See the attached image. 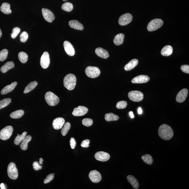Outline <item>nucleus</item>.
Segmentation results:
<instances>
[{
  "instance_id": "nucleus-1",
  "label": "nucleus",
  "mask_w": 189,
  "mask_h": 189,
  "mask_svg": "<svg viewBox=\"0 0 189 189\" xmlns=\"http://www.w3.org/2000/svg\"><path fill=\"white\" fill-rule=\"evenodd\" d=\"M158 133L159 136L165 140L171 139L174 135V132L171 127L166 124L161 125L159 127Z\"/></svg>"
},
{
  "instance_id": "nucleus-2",
  "label": "nucleus",
  "mask_w": 189,
  "mask_h": 189,
  "mask_svg": "<svg viewBox=\"0 0 189 189\" xmlns=\"http://www.w3.org/2000/svg\"><path fill=\"white\" fill-rule=\"evenodd\" d=\"M76 78L74 75L68 74L63 79V85L68 90H73L76 87Z\"/></svg>"
},
{
  "instance_id": "nucleus-3",
  "label": "nucleus",
  "mask_w": 189,
  "mask_h": 189,
  "mask_svg": "<svg viewBox=\"0 0 189 189\" xmlns=\"http://www.w3.org/2000/svg\"><path fill=\"white\" fill-rule=\"evenodd\" d=\"M45 97L47 103L51 106H56L60 102L59 98L51 92H48L46 93Z\"/></svg>"
},
{
  "instance_id": "nucleus-4",
  "label": "nucleus",
  "mask_w": 189,
  "mask_h": 189,
  "mask_svg": "<svg viewBox=\"0 0 189 189\" xmlns=\"http://www.w3.org/2000/svg\"><path fill=\"white\" fill-rule=\"evenodd\" d=\"M163 21L161 19H155L152 20L148 25L147 30L150 32L156 31L160 28L163 26Z\"/></svg>"
},
{
  "instance_id": "nucleus-5",
  "label": "nucleus",
  "mask_w": 189,
  "mask_h": 189,
  "mask_svg": "<svg viewBox=\"0 0 189 189\" xmlns=\"http://www.w3.org/2000/svg\"><path fill=\"white\" fill-rule=\"evenodd\" d=\"M13 131L12 126H9L5 127L0 131V139L4 140L9 139L12 136Z\"/></svg>"
},
{
  "instance_id": "nucleus-6",
  "label": "nucleus",
  "mask_w": 189,
  "mask_h": 189,
  "mask_svg": "<svg viewBox=\"0 0 189 189\" xmlns=\"http://www.w3.org/2000/svg\"><path fill=\"white\" fill-rule=\"evenodd\" d=\"M85 72L86 76L91 78H96L99 77L101 74L99 68L90 66L86 68Z\"/></svg>"
},
{
  "instance_id": "nucleus-7",
  "label": "nucleus",
  "mask_w": 189,
  "mask_h": 189,
  "mask_svg": "<svg viewBox=\"0 0 189 189\" xmlns=\"http://www.w3.org/2000/svg\"><path fill=\"white\" fill-rule=\"evenodd\" d=\"M8 174L10 179L13 180L17 179L18 176V170L14 163L11 162L9 164L8 167Z\"/></svg>"
},
{
  "instance_id": "nucleus-8",
  "label": "nucleus",
  "mask_w": 189,
  "mask_h": 189,
  "mask_svg": "<svg viewBox=\"0 0 189 189\" xmlns=\"http://www.w3.org/2000/svg\"><path fill=\"white\" fill-rule=\"evenodd\" d=\"M129 99L132 101L139 102L142 101L144 98L143 93L139 91H132L130 92L128 94Z\"/></svg>"
},
{
  "instance_id": "nucleus-9",
  "label": "nucleus",
  "mask_w": 189,
  "mask_h": 189,
  "mask_svg": "<svg viewBox=\"0 0 189 189\" xmlns=\"http://www.w3.org/2000/svg\"><path fill=\"white\" fill-rule=\"evenodd\" d=\"M133 19V15L129 13L124 14L120 17L118 20V23L120 25H126L131 22Z\"/></svg>"
},
{
  "instance_id": "nucleus-10",
  "label": "nucleus",
  "mask_w": 189,
  "mask_h": 189,
  "mask_svg": "<svg viewBox=\"0 0 189 189\" xmlns=\"http://www.w3.org/2000/svg\"><path fill=\"white\" fill-rule=\"evenodd\" d=\"M50 58L48 52H45L43 53L40 59V65L43 69H47L50 64Z\"/></svg>"
},
{
  "instance_id": "nucleus-11",
  "label": "nucleus",
  "mask_w": 189,
  "mask_h": 189,
  "mask_svg": "<svg viewBox=\"0 0 189 189\" xmlns=\"http://www.w3.org/2000/svg\"><path fill=\"white\" fill-rule=\"evenodd\" d=\"M42 12L45 19L48 22H52L55 18L53 13L49 9L43 8Z\"/></svg>"
},
{
  "instance_id": "nucleus-12",
  "label": "nucleus",
  "mask_w": 189,
  "mask_h": 189,
  "mask_svg": "<svg viewBox=\"0 0 189 189\" xmlns=\"http://www.w3.org/2000/svg\"><path fill=\"white\" fill-rule=\"evenodd\" d=\"M89 177L93 183H97L101 181L102 176L100 173L96 170H93L89 174Z\"/></svg>"
},
{
  "instance_id": "nucleus-13",
  "label": "nucleus",
  "mask_w": 189,
  "mask_h": 189,
  "mask_svg": "<svg viewBox=\"0 0 189 189\" xmlns=\"http://www.w3.org/2000/svg\"><path fill=\"white\" fill-rule=\"evenodd\" d=\"M87 108L83 106H79L74 109L72 114L75 116H81L86 114L88 112Z\"/></svg>"
},
{
  "instance_id": "nucleus-14",
  "label": "nucleus",
  "mask_w": 189,
  "mask_h": 189,
  "mask_svg": "<svg viewBox=\"0 0 189 189\" xmlns=\"http://www.w3.org/2000/svg\"><path fill=\"white\" fill-rule=\"evenodd\" d=\"M150 80V77L147 76L142 75L136 76L132 79L131 83H133L141 84L147 83Z\"/></svg>"
},
{
  "instance_id": "nucleus-15",
  "label": "nucleus",
  "mask_w": 189,
  "mask_h": 189,
  "mask_svg": "<svg viewBox=\"0 0 189 189\" xmlns=\"http://www.w3.org/2000/svg\"><path fill=\"white\" fill-rule=\"evenodd\" d=\"M95 157L97 160L104 162L109 160L110 158V156L106 152L100 151L95 154Z\"/></svg>"
},
{
  "instance_id": "nucleus-16",
  "label": "nucleus",
  "mask_w": 189,
  "mask_h": 189,
  "mask_svg": "<svg viewBox=\"0 0 189 189\" xmlns=\"http://www.w3.org/2000/svg\"><path fill=\"white\" fill-rule=\"evenodd\" d=\"M188 94V89L186 88L183 89L177 94L176 98V101L180 103L184 102L187 97Z\"/></svg>"
},
{
  "instance_id": "nucleus-17",
  "label": "nucleus",
  "mask_w": 189,
  "mask_h": 189,
  "mask_svg": "<svg viewBox=\"0 0 189 189\" xmlns=\"http://www.w3.org/2000/svg\"><path fill=\"white\" fill-rule=\"evenodd\" d=\"M64 48L66 53L70 56L74 55L75 51L73 46L69 42L65 41L63 43Z\"/></svg>"
},
{
  "instance_id": "nucleus-18",
  "label": "nucleus",
  "mask_w": 189,
  "mask_h": 189,
  "mask_svg": "<svg viewBox=\"0 0 189 189\" xmlns=\"http://www.w3.org/2000/svg\"><path fill=\"white\" fill-rule=\"evenodd\" d=\"M65 120L62 118L58 117L54 119L53 122V127L54 129L59 130L62 128L65 124Z\"/></svg>"
},
{
  "instance_id": "nucleus-19",
  "label": "nucleus",
  "mask_w": 189,
  "mask_h": 189,
  "mask_svg": "<svg viewBox=\"0 0 189 189\" xmlns=\"http://www.w3.org/2000/svg\"><path fill=\"white\" fill-rule=\"evenodd\" d=\"M95 52L96 54L100 58L106 59L109 57V54L108 51L102 48H97L96 49Z\"/></svg>"
},
{
  "instance_id": "nucleus-20",
  "label": "nucleus",
  "mask_w": 189,
  "mask_h": 189,
  "mask_svg": "<svg viewBox=\"0 0 189 189\" xmlns=\"http://www.w3.org/2000/svg\"><path fill=\"white\" fill-rule=\"evenodd\" d=\"M17 85V82H14L10 85H8L4 88L1 92L2 95H5L12 91Z\"/></svg>"
},
{
  "instance_id": "nucleus-21",
  "label": "nucleus",
  "mask_w": 189,
  "mask_h": 189,
  "mask_svg": "<svg viewBox=\"0 0 189 189\" xmlns=\"http://www.w3.org/2000/svg\"><path fill=\"white\" fill-rule=\"evenodd\" d=\"M69 25L72 28L80 31L83 30V25L76 20H70L69 22Z\"/></svg>"
},
{
  "instance_id": "nucleus-22",
  "label": "nucleus",
  "mask_w": 189,
  "mask_h": 189,
  "mask_svg": "<svg viewBox=\"0 0 189 189\" xmlns=\"http://www.w3.org/2000/svg\"><path fill=\"white\" fill-rule=\"evenodd\" d=\"M138 61L137 59H133L125 66L124 69L127 71L133 69L138 65Z\"/></svg>"
},
{
  "instance_id": "nucleus-23",
  "label": "nucleus",
  "mask_w": 189,
  "mask_h": 189,
  "mask_svg": "<svg viewBox=\"0 0 189 189\" xmlns=\"http://www.w3.org/2000/svg\"><path fill=\"white\" fill-rule=\"evenodd\" d=\"M127 181L131 184L134 188L138 189L139 187V184L136 177L132 175H129L127 177Z\"/></svg>"
},
{
  "instance_id": "nucleus-24",
  "label": "nucleus",
  "mask_w": 189,
  "mask_h": 189,
  "mask_svg": "<svg viewBox=\"0 0 189 189\" xmlns=\"http://www.w3.org/2000/svg\"><path fill=\"white\" fill-rule=\"evenodd\" d=\"M15 67L14 63L12 61H9L2 66L1 68V71L3 73H6L9 70L12 69Z\"/></svg>"
},
{
  "instance_id": "nucleus-25",
  "label": "nucleus",
  "mask_w": 189,
  "mask_h": 189,
  "mask_svg": "<svg viewBox=\"0 0 189 189\" xmlns=\"http://www.w3.org/2000/svg\"><path fill=\"white\" fill-rule=\"evenodd\" d=\"M173 51V47L170 45H167L163 48L161 53L163 56H169L172 54Z\"/></svg>"
},
{
  "instance_id": "nucleus-26",
  "label": "nucleus",
  "mask_w": 189,
  "mask_h": 189,
  "mask_svg": "<svg viewBox=\"0 0 189 189\" xmlns=\"http://www.w3.org/2000/svg\"><path fill=\"white\" fill-rule=\"evenodd\" d=\"M32 137L30 135L27 136L23 140L20 145V148L23 151H25L28 148L29 143L32 140Z\"/></svg>"
},
{
  "instance_id": "nucleus-27",
  "label": "nucleus",
  "mask_w": 189,
  "mask_h": 189,
  "mask_svg": "<svg viewBox=\"0 0 189 189\" xmlns=\"http://www.w3.org/2000/svg\"><path fill=\"white\" fill-rule=\"evenodd\" d=\"M124 35L122 33H120L116 35L113 40V42L116 45H122L124 42Z\"/></svg>"
},
{
  "instance_id": "nucleus-28",
  "label": "nucleus",
  "mask_w": 189,
  "mask_h": 189,
  "mask_svg": "<svg viewBox=\"0 0 189 189\" xmlns=\"http://www.w3.org/2000/svg\"><path fill=\"white\" fill-rule=\"evenodd\" d=\"M1 10L2 12L5 14H10L12 13V11L10 9V4L7 3L2 4L1 7Z\"/></svg>"
},
{
  "instance_id": "nucleus-29",
  "label": "nucleus",
  "mask_w": 189,
  "mask_h": 189,
  "mask_svg": "<svg viewBox=\"0 0 189 189\" xmlns=\"http://www.w3.org/2000/svg\"><path fill=\"white\" fill-rule=\"evenodd\" d=\"M119 119V117L113 113L106 114L105 115V119L107 122L116 121Z\"/></svg>"
},
{
  "instance_id": "nucleus-30",
  "label": "nucleus",
  "mask_w": 189,
  "mask_h": 189,
  "mask_svg": "<svg viewBox=\"0 0 189 189\" xmlns=\"http://www.w3.org/2000/svg\"><path fill=\"white\" fill-rule=\"evenodd\" d=\"M27 135V132L25 131L22 133L21 135L18 134L17 136L15 137L14 140V143L15 145H19L21 143L23 140H24Z\"/></svg>"
},
{
  "instance_id": "nucleus-31",
  "label": "nucleus",
  "mask_w": 189,
  "mask_h": 189,
  "mask_svg": "<svg viewBox=\"0 0 189 189\" xmlns=\"http://www.w3.org/2000/svg\"><path fill=\"white\" fill-rule=\"evenodd\" d=\"M38 84L37 82L35 81L29 83L26 86L24 91V94H26V93L30 92L31 91L33 90L37 86Z\"/></svg>"
},
{
  "instance_id": "nucleus-32",
  "label": "nucleus",
  "mask_w": 189,
  "mask_h": 189,
  "mask_svg": "<svg viewBox=\"0 0 189 189\" xmlns=\"http://www.w3.org/2000/svg\"><path fill=\"white\" fill-rule=\"evenodd\" d=\"M24 114V111L23 110H18L11 113L10 115V117L13 119H18L22 117Z\"/></svg>"
},
{
  "instance_id": "nucleus-33",
  "label": "nucleus",
  "mask_w": 189,
  "mask_h": 189,
  "mask_svg": "<svg viewBox=\"0 0 189 189\" xmlns=\"http://www.w3.org/2000/svg\"><path fill=\"white\" fill-rule=\"evenodd\" d=\"M142 159L144 162L149 165H151L153 163V159L152 156L149 154H146L142 157Z\"/></svg>"
},
{
  "instance_id": "nucleus-34",
  "label": "nucleus",
  "mask_w": 189,
  "mask_h": 189,
  "mask_svg": "<svg viewBox=\"0 0 189 189\" xmlns=\"http://www.w3.org/2000/svg\"><path fill=\"white\" fill-rule=\"evenodd\" d=\"M18 56L20 61L22 63H26L28 60V56L24 52H20Z\"/></svg>"
},
{
  "instance_id": "nucleus-35",
  "label": "nucleus",
  "mask_w": 189,
  "mask_h": 189,
  "mask_svg": "<svg viewBox=\"0 0 189 189\" xmlns=\"http://www.w3.org/2000/svg\"><path fill=\"white\" fill-rule=\"evenodd\" d=\"M73 8V4L69 2H66V3L62 4V10L67 11L68 12H70L71 11Z\"/></svg>"
},
{
  "instance_id": "nucleus-36",
  "label": "nucleus",
  "mask_w": 189,
  "mask_h": 189,
  "mask_svg": "<svg viewBox=\"0 0 189 189\" xmlns=\"http://www.w3.org/2000/svg\"><path fill=\"white\" fill-rule=\"evenodd\" d=\"M71 127L70 123L69 122L66 123L63 125V127L61 130V133L63 136H65L67 135L68 131Z\"/></svg>"
},
{
  "instance_id": "nucleus-37",
  "label": "nucleus",
  "mask_w": 189,
  "mask_h": 189,
  "mask_svg": "<svg viewBox=\"0 0 189 189\" xmlns=\"http://www.w3.org/2000/svg\"><path fill=\"white\" fill-rule=\"evenodd\" d=\"M11 102V99L10 98H6L0 101V109L8 106Z\"/></svg>"
},
{
  "instance_id": "nucleus-38",
  "label": "nucleus",
  "mask_w": 189,
  "mask_h": 189,
  "mask_svg": "<svg viewBox=\"0 0 189 189\" xmlns=\"http://www.w3.org/2000/svg\"><path fill=\"white\" fill-rule=\"evenodd\" d=\"M8 51L6 49H3L0 51V61H3L7 58Z\"/></svg>"
},
{
  "instance_id": "nucleus-39",
  "label": "nucleus",
  "mask_w": 189,
  "mask_h": 189,
  "mask_svg": "<svg viewBox=\"0 0 189 189\" xmlns=\"http://www.w3.org/2000/svg\"><path fill=\"white\" fill-rule=\"evenodd\" d=\"M93 120L90 118H84L82 120V124L85 126L89 127L92 126L93 124Z\"/></svg>"
},
{
  "instance_id": "nucleus-40",
  "label": "nucleus",
  "mask_w": 189,
  "mask_h": 189,
  "mask_svg": "<svg viewBox=\"0 0 189 189\" xmlns=\"http://www.w3.org/2000/svg\"><path fill=\"white\" fill-rule=\"evenodd\" d=\"M20 31V29L19 27H16L12 29V32L11 35V38L13 39H15L19 34Z\"/></svg>"
},
{
  "instance_id": "nucleus-41",
  "label": "nucleus",
  "mask_w": 189,
  "mask_h": 189,
  "mask_svg": "<svg viewBox=\"0 0 189 189\" xmlns=\"http://www.w3.org/2000/svg\"><path fill=\"white\" fill-rule=\"evenodd\" d=\"M127 102L126 101H120L117 102L116 107L118 109H124L126 108Z\"/></svg>"
},
{
  "instance_id": "nucleus-42",
  "label": "nucleus",
  "mask_w": 189,
  "mask_h": 189,
  "mask_svg": "<svg viewBox=\"0 0 189 189\" xmlns=\"http://www.w3.org/2000/svg\"><path fill=\"white\" fill-rule=\"evenodd\" d=\"M20 40L22 42H25L28 39L29 36L28 33L26 32H22L20 35Z\"/></svg>"
},
{
  "instance_id": "nucleus-43",
  "label": "nucleus",
  "mask_w": 189,
  "mask_h": 189,
  "mask_svg": "<svg viewBox=\"0 0 189 189\" xmlns=\"http://www.w3.org/2000/svg\"><path fill=\"white\" fill-rule=\"evenodd\" d=\"M54 174H52L48 175L44 181V184H46L50 183L53 180L54 178Z\"/></svg>"
},
{
  "instance_id": "nucleus-44",
  "label": "nucleus",
  "mask_w": 189,
  "mask_h": 189,
  "mask_svg": "<svg viewBox=\"0 0 189 189\" xmlns=\"http://www.w3.org/2000/svg\"><path fill=\"white\" fill-rule=\"evenodd\" d=\"M33 169L35 170H41L42 168V166L40 165L38 161H36L33 164Z\"/></svg>"
},
{
  "instance_id": "nucleus-45",
  "label": "nucleus",
  "mask_w": 189,
  "mask_h": 189,
  "mask_svg": "<svg viewBox=\"0 0 189 189\" xmlns=\"http://www.w3.org/2000/svg\"><path fill=\"white\" fill-rule=\"evenodd\" d=\"M181 69L182 71L187 74H189V66L188 65H184L182 66Z\"/></svg>"
},
{
  "instance_id": "nucleus-46",
  "label": "nucleus",
  "mask_w": 189,
  "mask_h": 189,
  "mask_svg": "<svg viewBox=\"0 0 189 189\" xmlns=\"http://www.w3.org/2000/svg\"><path fill=\"white\" fill-rule=\"evenodd\" d=\"M90 140H86L82 142L81 144V146L83 147L88 148L89 147Z\"/></svg>"
},
{
  "instance_id": "nucleus-47",
  "label": "nucleus",
  "mask_w": 189,
  "mask_h": 189,
  "mask_svg": "<svg viewBox=\"0 0 189 189\" xmlns=\"http://www.w3.org/2000/svg\"><path fill=\"white\" fill-rule=\"evenodd\" d=\"M70 147H71V148L73 149H75V148L76 146V140H75V139L74 138L72 137L70 138Z\"/></svg>"
},
{
  "instance_id": "nucleus-48",
  "label": "nucleus",
  "mask_w": 189,
  "mask_h": 189,
  "mask_svg": "<svg viewBox=\"0 0 189 189\" xmlns=\"http://www.w3.org/2000/svg\"><path fill=\"white\" fill-rule=\"evenodd\" d=\"M143 113V111H142V108H141L140 107L138 109V113L139 114H142Z\"/></svg>"
},
{
  "instance_id": "nucleus-49",
  "label": "nucleus",
  "mask_w": 189,
  "mask_h": 189,
  "mask_svg": "<svg viewBox=\"0 0 189 189\" xmlns=\"http://www.w3.org/2000/svg\"><path fill=\"white\" fill-rule=\"evenodd\" d=\"M129 115L130 116L131 118H133L134 117L133 113V112H132V111H130V112H129Z\"/></svg>"
},
{
  "instance_id": "nucleus-50",
  "label": "nucleus",
  "mask_w": 189,
  "mask_h": 189,
  "mask_svg": "<svg viewBox=\"0 0 189 189\" xmlns=\"http://www.w3.org/2000/svg\"><path fill=\"white\" fill-rule=\"evenodd\" d=\"M44 161V160H43V159L42 158H40L39 159V164H40L41 165H42L43 164V163L42 162L43 161Z\"/></svg>"
},
{
  "instance_id": "nucleus-51",
  "label": "nucleus",
  "mask_w": 189,
  "mask_h": 189,
  "mask_svg": "<svg viewBox=\"0 0 189 189\" xmlns=\"http://www.w3.org/2000/svg\"><path fill=\"white\" fill-rule=\"evenodd\" d=\"M2 36V32L1 31V29H0V38Z\"/></svg>"
}]
</instances>
